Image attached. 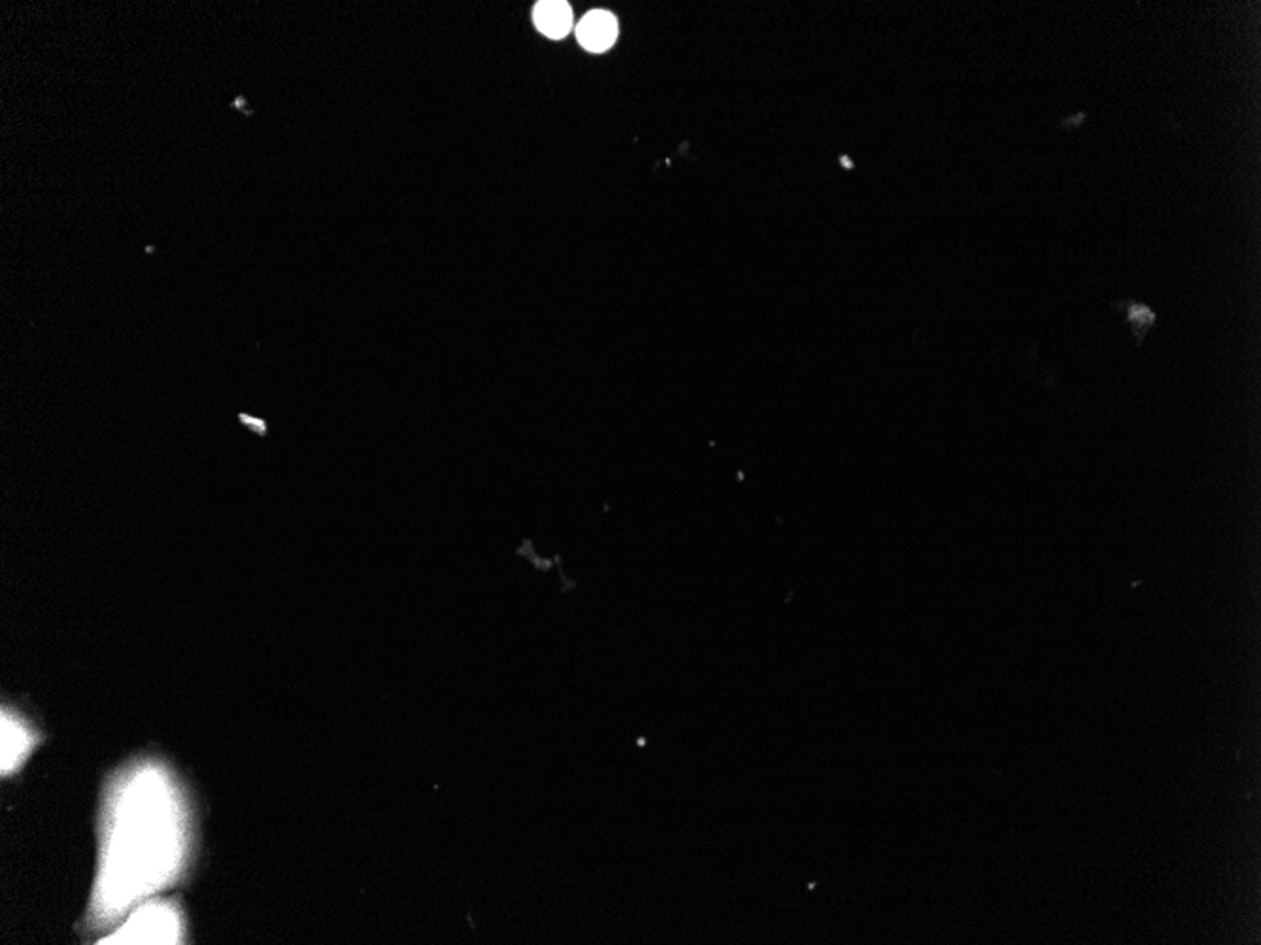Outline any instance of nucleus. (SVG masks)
<instances>
[{
  "label": "nucleus",
  "mask_w": 1261,
  "mask_h": 945,
  "mask_svg": "<svg viewBox=\"0 0 1261 945\" xmlns=\"http://www.w3.org/2000/svg\"><path fill=\"white\" fill-rule=\"evenodd\" d=\"M101 855L89 921L117 926L135 908L174 886L191 853L190 808L159 763L117 774L104 798Z\"/></svg>",
  "instance_id": "1"
},
{
  "label": "nucleus",
  "mask_w": 1261,
  "mask_h": 945,
  "mask_svg": "<svg viewBox=\"0 0 1261 945\" xmlns=\"http://www.w3.org/2000/svg\"><path fill=\"white\" fill-rule=\"evenodd\" d=\"M185 925L174 902L151 899L135 908L99 944L174 945L182 944Z\"/></svg>",
  "instance_id": "2"
},
{
  "label": "nucleus",
  "mask_w": 1261,
  "mask_h": 945,
  "mask_svg": "<svg viewBox=\"0 0 1261 945\" xmlns=\"http://www.w3.org/2000/svg\"><path fill=\"white\" fill-rule=\"evenodd\" d=\"M0 729H2L0 732L2 734V753H0L2 776H8L27 761L29 753L33 751L34 744H36V736H34L33 729L29 727L27 721L10 710H2Z\"/></svg>",
  "instance_id": "3"
},
{
  "label": "nucleus",
  "mask_w": 1261,
  "mask_h": 945,
  "mask_svg": "<svg viewBox=\"0 0 1261 945\" xmlns=\"http://www.w3.org/2000/svg\"><path fill=\"white\" fill-rule=\"evenodd\" d=\"M618 20L607 10H592L582 18L576 27V38L587 52L600 54L615 46L618 38Z\"/></svg>",
  "instance_id": "4"
},
{
  "label": "nucleus",
  "mask_w": 1261,
  "mask_h": 945,
  "mask_svg": "<svg viewBox=\"0 0 1261 945\" xmlns=\"http://www.w3.org/2000/svg\"><path fill=\"white\" fill-rule=\"evenodd\" d=\"M533 21L548 38H563L573 29V10L565 0H542L534 7Z\"/></svg>",
  "instance_id": "5"
},
{
  "label": "nucleus",
  "mask_w": 1261,
  "mask_h": 945,
  "mask_svg": "<svg viewBox=\"0 0 1261 945\" xmlns=\"http://www.w3.org/2000/svg\"><path fill=\"white\" fill-rule=\"evenodd\" d=\"M1114 308L1124 312L1126 315V323L1129 329L1134 333L1135 342L1137 346L1145 344L1148 333L1152 329L1156 322H1158V314L1153 312L1145 302L1137 301H1122L1114 304Z\"/></svg>",
  "instance_id": "6"
}]
</instances>
